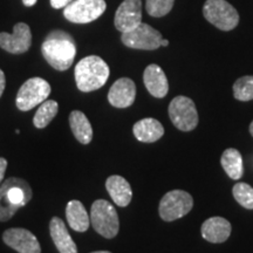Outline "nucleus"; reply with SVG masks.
I'll return each mask as SVG.
<instances>
[{"mask_svg": "<svg viewBox=\"0 0 253 253\" xmlns=\"http://www.w3.org/2000/svg\"><path fill=\"white\" fill-rule=\"evenodd\" d=\"M169 118L172 125L182 131H191L198 125V113L190 97L176 96L169 104Z\"/></svg>", "mask_w": 253, "mask_h": 253, "instance_id": "obj_8", "label": "nucleus"}, {"mask_svg": "<svg viewBox=\"0 0 253 253\" xmlns=\"http://www.w3.org/2000/svg\"><path fill=\"white\" fill-rule=\"evenodd\" d=\"M136 97L135 82L129 78H121L114 82L108 93V101L115 108H128Z\"/></svg>", "mask_w": 253, "mask_h": 253, "instance_id": "obj_14", "label": "nucleus"}, {"mask_svg": "<svg viewBox=\"0 0 253 253\" xmlns=\"http://www.w3.org/2000/svg\"><path fill=\"white\" fill-rule=\"evenodd\" d=\"M38 0H23L24 5L27 6V7H32V6H34L37 4Z\"/></svg>", "mask_w": 253, "mask_h": 253, "instance_id": "obj_30", "label": "nucleus"}, {"mask_svg": "<svg viewBox=\"0 0 253 253\" xmlns=\"http://www.w3.org/2000/svg\"><path fill=\"white\" fill-rule=\"evenodd\" d=\"M106 189L114 203L119 207L125 208L131 202L132 198V190L126 178L122 176L114 175L108 177L106 182Z\"/></svg>", "mask_w": 253, "mask_h": 253, "instance_id": "obj_18", "label": "nucleus"}, {"mask_svg": "<svg viewBox=\"0 0 253 253\" xmlns=\"http://www.w3.org/2000/svg\"><path fill=\"white\" fill-rule=\"evenodd\" d=\"M203 14L209 23L220 31H232L239 23L238 12L226 0H207Z\"/></svg>", "mask_w": 253, "mask_h": 253, "instance_id": "obj_5", "label": "nucleus"}, {"mask_svg": "<svg viewBox=\"0 0 253 253\" xmlns=\"http://www.w3.org/2000/svg\"><path fill=\"white\" fill-rule=\"evenodd\" d=\"M142 23V1L141 0H125L119 6L115 13V24L116 30L126 33L134 30Z\"/></svg>", "mask_w": 253, "mask_h": 253, "instance_id": "obj_12", "label": "nucleus"}, {"mask_svg": "<svg viewBox=\"0 0 253 253\" xmlns=\"http://www.w3.org/2000/svg\"><path fill=\"white\" fill-rule=\"evenodd\" d=\"M72 1H74V0H50V5H52L53 8L59 9L67 7Z\"/></svg>", "mask_w": 253, "mask_h": 253, "instance_id": "obj_27", "label": "nucleus"}, {"mask_svg": "<svg viewBox=\"0 0 253 253\" xmlns=\"http://www.w3.org/2000/svg\"><path fill=\"white\" fill-rule=\"evenodd\" d=\"M49 232L60 253H78L77 244L72 239L62 219L53 217L49 223Z\"/></svg>", "mask_w": 253, "mask_h": 253, "instance_id": "obj_17", "label": "nucleus"}, {"mask_svg": "<svg viewBox=\"0 0 253 253\" xmlns=\"http://www.w3.org/2000/svg\"><path fill=\"white\" fill-rule=\"evenodd\" d=\"M32 45L31 28L27 24L18 23L13 28V33H0V47L11 54H23Z\"/></svg>", "mask_w": 253, "mask_h": 253, "instance_id": "obj_11", "label": "nucleus"}, {"mask_svg": "<svg viewBox=\"0 0 253 253\" xmlns=\"http://www.w3.org/2000/svg\"><path fill=\"white\" fill-rule=\"evenodd\" d=\"M194 207L191 195L183 190H172L161 199L158 212L164 221H173L184 217Z\"/></svg>", "mask_w": 253, "mask_h": 253, "instance_id": "obj_6", "label": "nucleus"}, {"mask_svg": "<svg viewBox=\"0 0 253 253\" xmlns=\"http://www.w3.org/2000/svg\"><path fill=\"white\" fill-rule=\"evenodd\" d=\"M168 45H169V41L166 40V39H162V42H161V46L166 47V46H168Z\"/></svg>", "mask_w": 253, "mask_h": 253, "instance_id": "obj_31", "label": "nucleus"}, {"mask_svg": "<svg viewBox=\"0 0 253 253\" xmlns=\"http://www.w3.org/2000/svg\"><path fill=\"white\" fill-rule=\"evenodd\" d=\"M32 198V189L26 181L17 177L6 179L0 186V221H7Z\"/></svg>", "mask_w": 253, "mask_h": 253, "instance_id": "obj_2", "label": "nucleus"}, {"mask_svg": "<svg viewBox=\"0 0 253 253\" xmlns=\"http://www.w3.org/2000/svg\"><path fill=\"white\" fill-rule=\"evenodd\" d=\"M162 34L150 25L141 23L134 30L122 33L121 40L123 45L129 48L154 50L161 47L162 42Z\"/></svg>", "mask_w": 253, "mask_h": 253, "instance_id": "obj_10", "label": "nucleus"}, {"mask_svg": "<svg viewBox=\"0 0 253 253\" xmlns=\"http://www.w3.org/2000/svg\"><path fill=\"white\" fill-rule=\"evenodd\" d=\"M220 164L230 178L238 181L243 177V173H244L243 157L242 154L235 148H229L221 154Z\"/></svg>", "mask_w": 253, "mask_h": 253, "instance_id": "obj_22", "label": "nucleus"}, {"mask_svg": "<svg viewBox=\"0 0 253 253\" xmlns=\"http://www.w3.org/2000/svg\"><path fill=\"white\" fill-rule=\"evenodd\" d=\"M175 0H145V9L154 18L164 17L172 9Z\"/></svg>", "mask_w": 253, "mask_h": 253, "instance_id": "obj_26", "label": "nucleus"}, {"mask_svg": "<svg viewBox=\"0 0 253 253\" xmlns=\"http://www.w3.org/2000/svg\"><path fill=\"white\" fill-rule=\"evenodd\" d=\"M69 126H71L72 132L75 138L82 144L90 143L93 140V128L89 120L82 112L73 110L69 115Z\"/></svg>", "mask_w": 253, "mask_h": 253, "instance_id": "obj_21", "label": "nucleus"}, {"mask_svg": "<svg viewBox=\"0 0 253 253\" xmlns=\"http://www.w3.org/2000/svg\"><path fill=\"white\" fill-rule=\"evenodd\" d=\"M107 4L104 0H74L63 9V15L74 24H88L104 13Z\"/></svg>", "mask_w": 253, "mask_h": 253, "instance_id": "obj_9", "label": "nucleus"}, {"mask_svg": "<svg viewBox=\"0 0 253 253\" xmlns=\"http://www.w3.org/2000/svg\"><path fill=\"white\" fill-rule=\"evenodd\" d=\"M41 53L47 62L56 71L71 68L77 55V46L71 34L63 31H53L46 37Z\"/></svg>", "mask_w": 253, "mask_h": 253, "instance_id": "obj_1", "label": "nucleus"}, {"mask_svg": "<svg viewBox=\"0 0 253 253\" xmlns=\"http://www.w3.org/2000/svg\"><path fill=\"white\" fill-rule=\"evenodd\" d=\"M250 134L253 136V121L251 122V125H250Z\"/></svg>", "mask_w": 253, "mask_h": 253, "instance_id": "obj_32", "label": "nucleus"}, {"mask_svg": "<svg viewBox=\"0 0 253 253\" xmlns=\"http://www.w3.org/2000/svg\"><path fill=\"white\" fill-rule=\"evenodd\" d=\"M90 253H112L109 251H95V252H90Z\"/></svg>", "mask_w": 253, "mask_h": 253, "instance_id": "obj_33", "label": "nucleus"}, {"mask_svg": "<svg viewBox=\"0 0 253 253\" xmlns=\"http://www.w3.org/2000/svg\"><path fill=\"white\" fill-rule=\"evenodd\" d=\"M233 96L236 100L248 102L253 100V75L239 78L233 84Z\"/></svg>", "mask_w": 253, "mask_h": 253, "instance_id": "obj_24", "label": "nucleus"}, {"mask_svg": "<svg viewBox=\"0 0 253 253\" xmlns=\"http://www.w3.org/2000/svg\"><path fill=\"white\" fill-rule=\"evenodd\" d=\"M66 218L68 225L77 232H86L89 229L90 217L88 216L86 209L80 201L68 202L66 207Z\"/></svg>", "mask_w": 253, "mask_h": 253, "instance_id": "obj_20", "label": "nucleus"}, {"mask_svg": "<svg viewBox=\"0 0 253 253\" xmlns=\"http://www.w3.org/2000/svg\"><path fill=\"white\" fill-rule=\"evenodd\" d=\"M230 221L223 217H211L207 219L202 225V237L209 243L220 244L226 242L231 235Z\"/></svg>", "mask_w": 253, "mask_h": 253, "instance_id": "obj_15", "label": "nucleus"}, {"mask_svg": "<svg viewBox=\"0 0 253 253\" xmlns=\"http://www.w3.org/2000/svg\"><path fill=\"white\" fill-rule=\"evenodd\" d=\"M5 86H6V79H5V74L4 72L0 69V97H1L2 93L5 90Z\"/></svg>", "mask_w": 253, "mask_h": 253, "instance_id": "obj_29", "label": "nucleus"}, {"mask_svg": "<svg viewBox=\"0 0 253 253\" xmlns=\"http://www.w3.org/2000/svg\"><path fill=\"white\" fill-rule=\"evenodd\" d=\"M50 94V84L41 78H32L20 87L15 104L21 112H28L45 102Z\"/></svg>", "mask_w": 253, "mask_h": 253, "instance_id": "obj_7", "label": "nucleus"}, {"mask_svg": "<svg viewBox=\"0 0 253 253\" xmlns=\"http://www.w3.org/2000/svg\"><path fill=\"white\" fill-rule=\"evenodd\" d=\"M233 197L243 208L253 210V188L248 183H236L232 189Z\"/></svg>", "mask_w": 253, "mask_h": 253, "instance_id": "obj_25", "label": "nucleus"}, {"mask_svg": "<svg viewBox=\"0 0 253 253\" xmlns=\"http://www.w3.org/2000/svg\"><path fill=\"white\" fill-rule=\"evenodd\" d=\"M59 110V104L56 101L46 100L40 104L36 115L33 118V123L37 128L42 129L49 125L50 121L55 118Z\"/></svg>", "mask_w": 253, "mask_h": 253, "instance_id": "obj_23", "label": "nucleus"}, {"mask_svg": "<svg viewBox=\"0 0 253 253\" xmlns=\"http://www.w3.org/2000/svg\"><path fill=\"white\" fill-rule=\"evenodd\" d=\"M6 169H7V161H6L5 158L0 157V183L4 179Z\"/></svg>", "mask_w": 253, "mask_h": 253, "instance_id": "obj_28", "label": "nucleus"}, {"mask_svg": "<svg viewBox=\"0 0 253 253\" xmlns=\"http://www.w3.org/2000/svg\"><path fill=\"white\" fill-rule=\"evenodd\" d=\"M109 73L108 65L100 56H86L75 66L74 75L79 90L89 93L100 89L106 84Z\"/></svg>", "mask_w": 253, "mask_h": 253, "instance_id": "obj_3", "label": "nucleus"}, {"mask_svg": "<svg viewBox=\"0 0 253 253\" xmlns=\"http://www.w3.org/2000/svg\"><path fill=\"white\" fill-rule=\"evenodd\" d=\"M132 132L136 140L143 143H154L164 135V128L160 121L147 118L135 123Z\"/></svg>", "mask_w": 253, "mask_h": 253, "instance_id": "obj_19", "label": "nucleus"}, {"mask_svg": "<svg viewBox=\"0 0 253 253\" xmlns=\"http://www.w3.org/2000/svg\"><path fill=\"white\" fill-rule=\"evenodd\" d=\"M90 224L104 238L112 239L119 233L120 220L115 208L104 199L95 201L90 209Z\"/></svg>", "mask_w": 253, "mask_h": 253, "instance_id": "obj_4", "label": "nucleus"}, {"mask_svg": "<svg viewBox=\"0 0 253 253\" xmlns=\"http://www.w3.org/2000/svg\"><path fill=\"white\" fill-rule=\"evenodd\" d=\"M144 86L147 90L157 99H163L169 91V84L166 73L157 65H149L143 74Z\"/></svg>", "mask_w": 253, "mask_h": 253, "instance_id": "obj_16", "label": "nucleus"}, {"mask_svg": "<svg viewBox=\"0 0 253 253\" xmlns=\"http://www.w3.org/2000/svg\"><path fill=\"white\" fill-rule=\"evenodd\" d=\"M5 244L19 253H41L37 237L26 229L14 227L6 230L2 235Z\"/></svg>", "mask_w": 253, "mask_h": 253, "instance_id": "obj_13", "label": "nucleus"}]
</instances>
